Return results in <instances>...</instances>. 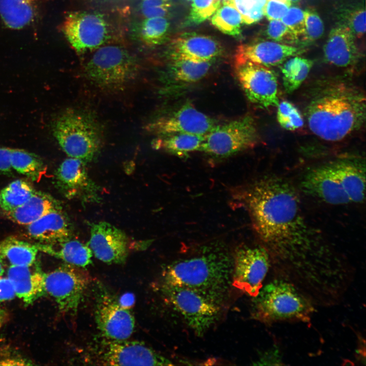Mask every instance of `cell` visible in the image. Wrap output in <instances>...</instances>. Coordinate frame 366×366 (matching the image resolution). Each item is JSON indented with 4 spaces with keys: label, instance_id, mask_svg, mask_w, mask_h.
Masks as SVG:
<instances>
[{
    "label": "cell",
    "instance_id": "1",
    "mask_svg": "<svg viewBox=\"0 0 366 366\" xmlns=\"http://www.w3.org/2000/svg\"><path fill=\"white\" fill-rule=\"evenodd\" d=\"M234 196L248 211L273 271L299 270L317 256L320 248L305 239L299 199L287 181L264 178L237 190Z\"/></svg>",
    "mask_w": 366,
    "mask_h": 366
},
{
    "label": "cell",
    "instance_id": "2",
    "mask_svg": "<svg viewBox=\"0 0 366 366\" xmlns=\"http://www.w3.org/2000/svg\"><path fill=\"white\" fill-rule=\"evenodd\" d=\"M307 95L304 114L318 137L329 142L346 139L365 120V96L358 86L340 78L318 81Z\"/></svg>",
    "mask_w": 366,
    "mask_h": 366
},
{
    "label": "cell",
    "instance_id": "3",
    "mask_svg": "<svg viewBox=\"0 0 366 366\" xmlns=\"http://www.w3.org/2000/svg\"><path fill=\"white\" fill-rule=\"evenodd\" d=\"M233 254L220 242L199 248L163 270V283L196 291L222 305L232 285Z\"/></svg>",
    "mask_w": 366,
    "mask_h": 366
},
{
    "label": "cell",
    "instance_id": "4",
    "mask_svg": "<svg viewBox=\"0 0 366 366\" xmlns=\"http://www.w3.org/2000/svg\"><path fill=\"white\" fill-rule=\"evenodd\" d=\"M365 187V163L354 158H340L313 168L301 180L305 193L333 205L361 202Z\"/></svg>",
    "mask_w": 366,
    "mask_h": 366
},
{
    "label": "cell",
    "instance_id": "5",
    "mask_svg": "<svg viewBox=\"0 0 366 366\" xmlns=\"http://www.w3.org/2000/svg\"><path fill=\"white\" fill-rule=\"evenodd\" d=\"M251 315L264 324L282 321L309 322L313 303L294 285L275 278L252 297Z\"/></svg>",
    "mask_w": 366,
    "mask_h": 366
},
{
    "label": "cell",
    "instance_id": "6",
    "mask_svg": "<svg viewBox=\"0 0 366 366\" xmlns=\"http://www.w3.org/2000/svg\"><path fill=\"white\" fill-rule=\"evenodd\" d=\"M53 135L70 157L90 161L99 151L102 130L94 115L84 110H66L55 121Z\"/></svg>",
    "mask_w": 366,
    "mask_h": 366
},
{
    "label": "cell",
    "instance_id": "7",
    "mask_svg": "<svg viewBox=\"0 0 366 366\" xmlns=\"http://www.w3.org/2000/svg\"><path fill=\"white\" fill-rule=\"evenodd\" d=\"M84 72L87 79L98 88L118 92L136 78L138 65L125 49L107 45L96 51L85 65Z\"/></svg>",
    "mask_w": 366,
    "mask_h": 366
},
{
    "label": "cell",
    "instance_id": "8",
    "mask_svg": "<svg viewBox=\"0 0 366 366\" xmlns=\"http://www.w3.org/2000/svg\"><path fill=\"white\" fill-rule=\"evenodd\" d=\"M162 291L167 303L198 336L217 322L221 305L194 290L163 283Z\"/></svg>",
    "mask_w": 366,
    "mask_h": 366
},
{
    "label": "cell",
    "instance_id": "9",
    "mask_svg": "<svg viewBox=\"0 0 366 366\" xmlns=\"http://www.w3.org/2000/svg\"><path fill=\"white\" fill-rule=\"evenodd\" d=\"M259 136L254 118L249 115L216 125L204 135L200 150L218 158H226L249 149L258 143Z\"/></svg>",
    "mask_w": 366,
    "mask_h": 366
},
{
    "label": "cell",
    "instance_id": "10",
    "mask_svg": "<svg viewBox=\"0 0 366 366\" xmlns=\"http://www.w3.org/2000/svg\"><path fill=\"white\" fill-rule=\"evenodd\" d=\"M104 338L95 345L92 354L100 364L110 365H172V362L138 341Z\"/></svg>",
    "mask_w": 366,
    "mask_h": 366
},
{
    "label": "cell",
    "instance_id": "11",
    "mask_svg": "<svg viewBox=\"0 0 366 366\" xmlns=\"http://www.w3.org/2000/svg\"><path fill=\"white\" fill-rule=\"evenodd\" d=\"M44 281L45 293L54 299L61 312L75 314L89 283L85 273L67 264L44 273Z\"/></svg>",
    "mask_w": 366,
    "mask_h": 366
},
{
    "label": "cell",
    "instance_id": "12",
    "mask_svg": "<svg viewBox=\"0 0 366 366\" xmlns=\"http://www.w3.org/2000/svg\"><path fill=\"white\" fill-rule=\"evenodd\" d=\"M232 285L254 297L262 287L270 268V257L261 246H242L233 254Z\"/></svg>",
    "mask_w": 366,
    "mask_h": 366
},
{
    "label": "cell",
    "instance_id": "13",
    "mask_svg": "<svg viewBox=\"0 0 366 366\" xmlns=\"http://www.w3.org/2000/svg\"><path fill=\"white\" fill-rule=\"evenodd\" d=\"M108 25L102 14L76 11L68 14L62 24L67 39L79 54L100 47L109 37Z\"/></svg>",
    "mask_w": 366,
    "mask_h": 366
},
{
    "label": "cell",
    "instance_id": "14",
    "mask_svg": "<svg viewBox=\"0 0 366 366\" xmlns=\"http://www.w3.org/2000/svg\"><path fill=\"white\" fill-rule=\"evenodd\" d=\"M235 74L250 102L262 109L277 107L278 81L270 68L247 62L234 64Z\"/></svg>",
    "mask_w": 366,
    "mask_h": 366
},
{
    "label": "cell",
    "instance_id": "15",
    "mask_svg": "<svg viewBox=\"0 0 366 366\" xmlns=\"http://www.w3.org/2000/svg\"><path fill=\"white\" fill-rule=\"evenodd\" d=\"M216 125V121L187 102L150 122L148 130L159 136L174 133L205 135Z\"/></svg>",
    "mask_w": 366,
    "mask_h": 366
},
{
    "label": "cell",
    "instance_id": "16",
    "mask_svg": "<svg viewBox=\"0 0 366 366\" xmlns=\"http://www.w3.org/2000/svg\"><path fill=\"white\" fill-rule=\"evenodd\" d=\"M95 318L103 336L108 339L127 340L134 329L135 322L132 314L106 290L97 293Z\"/></svg>",
    "mask_w": 366,
    "mask_h": 366
},
{
    "label": "cell",
    "instance_id": "17",
    "mask_svg": "<svg viewBox=\"0 0 366 366\" xmlns=\"http://www.w3.org/2000/svg\"><path fill=\"white\" fill-rule=\"evenodd\" d=\"M85 163L71 157L65 160L56 171V185L68 198L86 202L98 201L99 187L88 175Z\"/></svg>",
    "mask_w": 366,
    "mask_h": 366
},
{
    "label": "cell",
    "instance_id": "18",
    "mask_svg": "<svg viewBox=\"0 0 366 366\" xmlns=\"http://www.w3.org/2000/svg\"><path fill=\"white\" fill-rule=\"evenodd\" d=\"M88 246L97 259L110 264L124 263L129 253L126 234L106 222L91 225Z\"/></svg>",
    "mask_w": 366,
    "mask_h": 366
},
{
    "label": "cell",
    "instance_id": "19",
    "mask_svg": "<svg viewBox=\"0 0 366 366\" xmlns=\"http://www.w3.org/2000/svg\"><path fill=\"white\" fill-rule=\"evenodd\" d=\"M301 52L295 46L260 41L239 45L236 51L234 64L249 62L269 68L281 65L289 57Z\"/></svg>",
    "mask_w": 366,
    "mask_h": 366
},
{
    "label": "cell",
    "instance_id": "20",
    "mask_svg": "<svg viewBox=\"0 0 366 366\" xmlns=\"http://www.w3.org/2000/svg\"><path fill=\"white\" fill-rule=\"evenodd\" d=\"M355 39L352 30L344 23L334 27L323 46L325 61L340 68L353 67L360 57Z\"/></svg>",
    "mask_w": 366,
    "mask_h": 366
},
{
    "label": "cell",
    "instance_id": "21",
    "mask_svg": "<svg viewBox=\"0 0 366 366\" xmlns=\"http://www.w3.org/2000/svg\"><path fill=\"white\" fill-rule=\"evenodd\" d=\"M7 277L13 283L16 296L26 304L33 303L45 293L44 273L35 262L30 265L8 267Z\"/></svg>",
    "mask_w": 366,
    "mask_h": 366
},
{
    "label": "cell",
    "instance_id": "22",
    "mask_svg": "<svg viewBox=\"0 0 366 366\" xmlns=\"http://www.w3.org/2000/svg\"><path fill=\"white\" fill-rule=\"evenodd\" d=\"M172 54L202 61H211L222 52L220 43L213 38L195 33H185L173 40Z\"/></svg>",
    "mask_w": 366,
    "mask_h": 366
},
{
    "label": "cell",
    "instance_id": "23",
    "mask_svg": "<svg viewBox=\"0 0 366 366\" xmlns=\"http://www.w3.org/2000/svg\"><path fill=\"white\" fill-rule=\"evenodd\" d=\"M27 233L39 242H51L71 237L72 228L69 219L60 205L28 225Z\"/></svg>",
    "mask_w": 366,
    "mask_h": 366
},
{
    "label": "cell",
    "instance_id": "24",
    "mask_svg": "<svg viewBox=\"0 0 366 366\" xmlns=\"http://www.w3.org/2000/svg\"><path fill=\"white\" fill-rule=\"evenodd\" d=\"M35 245L39 251L59 258L68 264L85 267L92 263L93 253L88 245L71 237Z\"/></svg>",
    "mask_w": 366,
    "mask_h": 366
},
{
    "label": "cell",
    "instance_id": "25",
    "mask_svg": "<svg viewBox=\"0 0 366 366\" xmlns=\"http://www.w3.org/2000/svg\"><path fill=\"white\" fill-rule=\"evenodd\" d=\"M40 0H0V17L9 28L20 29L30 24Z\"/></svg>",
    "mask_w": 366,
    "mask_h": 366
},
{
    "label": "cell",
    "instance_id": "26",
    "mask_svg": "<svg viewBox=\"0 0 366 366\" xmlns=\"http://www.w3.org/2000/svg\"><path fill=\"white\" fill-rule=\"evenodd\" d=\"M59 205L51 196L36 191L22 205L6 214L14 222L27 226Z\"/></svg>",
    "mask_w": 366,
    "mask_h": 366
},
{
    "label": "cell",
    "instance_id": "27",
    "mask_svg": "<svg viewBox=\"0 0 366 366\" xmlns=\"http://www.w3.org/2000/svg\"><path fill=\"white\" fill-rule=\"evenodd\" d=\"M38 251L35 244L14 237H9L0 241V261L7 268L34 264Z\"/></svg>",
    "mask_w": 366,
    "mask_h": 366
},
{
    "label": "cell",
    "instance_id": "28",
    "mask_svg": "<svg viewBox=\"0 0 366 366\" xmlns=\"http://www.w3.org/2000/svg\"><path fill=\"white\" fill-rule=\"evenodd\" d=\"M168 69L169 78L177 83L191 84L202 79L208 73L211 61H202L171 54Z\"/></svg>",
    "mask_w": 366,
    "mask_h": 366
},
{
    "label": "cell",
    "instance_id": "29",
    "mask_svg": "<svg viewBox=\"0 0 366 366\" xmlns=\"http://www.w3.org/2000/svg\"><path fill=\"white\" fill-rule=\"evenodd\" d=\"M204 139V135L174 133L159 136L153 142V146L156 149L184 157L191 152L200 150Z\"/></svg>",
    "mask_w": 366,
    "mask_h": 366
},
{
    "label": "cell",
    "instance_id": "30",
    "mask_svg": "<svg viewBox=\"0 0 366 366\" xmlns=\"http://www.w3.org/2000/svg\"><path fill=\"white\" fill-rule=\"evenodd\" d=\"M281 66L283 84L285 91L291 94L297 89L308 77L313 65V60L298 56H292Z\"/></svg>",
    "mask_w": 366,
    "mask_h": 366
},
{
    "label": "cell",
    "instance_id": "31",
    "mask_svg": "<svg viewBox=\"0 0 366 366\" xmlns=\"http://www.w3.org/2000/svg\"><path fill=\"white\" fill-rule=\"evenodd\" d=\"M211 21L224 34L236 37L241 34V15L230 0H223L212 15Z\"/></svg>",
    "mask_w": 366,
    "mask_h": 366
},
{
    "label": "cell",
    "instance_id": "32",
    "mask_svg": "<svg viewBox=\"0 0 366 366\" xmlns=\"http://www.w3.org/2000/svg\"><path fill=\"white\" fill-rule=\"evenodd\" d=\"M35 191L28 181L15 180L0 192V207L6 212L11 211L25 203Z\"/></svg>",
    "mask_w": 366,
    "mask_h": 366
},
{
    "label": "cell",
    "instance_id": "33",
    "mask_svg": "<svg viewBox=\"0 0 366 366\" xmlns=\"http://www.w3.org/2000/svg\"><path fill=\"white\" fill-rule=\"evenodd\" d=\"M10 160L13 169L33 180H37L45 172L42 159L25 150L11 148Z\"/></svg>",
    "mask_w": 366,
    "mask_h": 366
},
{
    "label": "cell",
    "instance_id": "34",
    "mask_svg": "<svg viewBox=\"0 0 366 366\" xmlns=\"http://www.w3.org/2000/svg\"><path fill=\"white\" fill-rule=\"evenodd\" d=\"M169 27V21L163 17L147 18L140 25V37L147 45L161 44L167 39Z\"/></svg>",
    "mask_w": 366,
    "mask_h": 366
},
{
    "label": "cell",
    "instance_id": "35",
    "mask_svg": "<svg viewBox=\"0 0 366 366\" xmlns=\"http://www.w3.org/2000/svg\"><path fill=\"white\" fill-rule=\"evenodd\" d=\"M277 107V121L283 129L294 131L303 127V117L292 103L286 100L279 101Z\"/></svg>",
    "mask_w": 366,
    "mask_h": 366
},
{
    "label": "cell",
    "instance_id": "36",
    "mask_svg": "<svg viewBox=\"0 0 366 366\" xmlns=\"http://www.w3.org/2000/svg\"><path fill=\"white\" fill-rule=\"evenodd\" d=\"M266 34L269 39L281 44L294 46L299 42V38L281 20H270Z\"/></svg>",
    "mask_w": 366,
    "mask_h": 366
},
{
    "label": "cell",
    "instance_id": "37",
    "mask_svg": "<svg viewBox=\"0 0 366 366\" xmlns=\"http://www.w3.org/2000/svg\"><path fill=\"white\" fill-rule=\"evenodd\" d=\"M221 0H193L187 18L188 24H199L210 18L216 11Z\"/></svg>",
    "mask_w": 366,
    "mask_h": 366
},
{
    "label": "cell",
    "instance_id": "38",
    "mask_svg": "<svg viewBox=\"0 0 366 366\" xmlns=\"http://www.w3.org/2000/svg\"><path fill=\"white\" fill-rule=\"evenodd\" d=\"M304 33L302 36L303 44L312 43L320 39L324 33V24L318 14L313 10L304 11Z\"/></svg>",
    "mask_w": 366,
    "mask_h": 366
},
{
    "label": "cell",
    "instance_id": "39",
    "mask_svg": "<svg viewBox=\"0 0 366 366\" xmlns=\"http://www.w3.org/2000/svg\"><path fill=\"white\" fill-rule=\"evenodd\" d=\"M346 23L352 30L355 37H362L365 33V10L360 7L348 10L344 15Z\"/></svg>",
    "mask_w": 366,
    "mask_h": 366
},
{
    "label": "cell",
    "instance_id": "40",
    "mask_svg": "<svg viewBox=\"0 0 366 366\" xmlns=\"http://www.w3.org/2000/svg\"><path fill=\"white\" fill-rule=\"evenodd\" d=\"M281 20L299 38L305 30L304 11L297 7H290Z\"/></svg>",
    "mask_w": 366,
    "mask_h": 366
},
{
    "label": "cell",
    "instance_id": "41",
    "mask_svg": "<svg viewBox=\"0 0 366 366\" xmlns=\"http://www.w3.org/2000/svg\"><path fill=\"white\" fill-rule=\"evenodd\" d=\"M291 6L289 0H265L262 13L268 20H281Z\"/></svg>",
    "mask_w": 366,
    "mask_h": 366
},
{
    "label": "cell",
    "instance_id": "42",
    "mask_svg": "<svg viewBox=\"0 0 366 366\" xmlns=\"http://www.w3.org/2000/svg\"><path fill=\"white\" fill-rule=\"evenodd\" d=\"M15 296L14 287L11 281L7 276H0V302L11 300Z\"/></svg>",
    "mask_w": 366,
    "mask_h": 366
},
{
    "label": "cell",
    "instance_id": "43",
    "mask_svg": "<svg viewBox=\"0 0 366 366\" xmlns=\"http://www.w3.org/2000/svg\"><path fill=\"white\" fill-rule=\"evenodd\" d=\"M10 155L11 148L0 147V174H9L11 172Z\"/></svg>",
    "mask_w": 366,
    "mask_h": 366
},
{
    "label": "cell",
    "instance_id": "44",
    "mask_svg": "<svg viewBox=\"0 0 366 366\" xmlns=\"http://www.w3.org/2000/svg\"><path fill=\"white\" fill-rule=\"evenodd\" d=\"M277 362H279L280 364H282L280 363L281 360L278 351L277 349H275L274 350H269L263 354L257 361L258 363L256 364L278 365Z\"/></svg>",
    "mask_w": 366,
    "mask_h": 366
},
{
    "label": "cell",
    "instance_id": "45",
    "mask_svg": "<svg viewBox=\"0 0 366 366\" xmlns=\"http://www.w3.org/2000/svg\"><path fill=\"white\" fill-rule=\"evenodd\" d=\"M168 7H154L143 8L142 12L147 18L164 17L168 11Z\"/></svg>",
    "mask_w": 366,
    "mask_h": 366
},
{
    "label": "cell",
    "instance_id": "46",
    "mask_svg": "<svg viewBox=\"0 0 366 366\" xmlns=\"http://www.w3.org/2000/svg\"><path fill=\"white\" fill-rule=\"evenodd\" d=\"M170 5L165 0H143L141 8H146L154 7H168Z\"/></svg>",
    "mask_w": 366,
    "mask_h": 366
},
{
    "label": "cell",
    "instance_id": "47",
    "mask_svg": "<svg viewBox=\"0 0 366 366\" xmlns=\"http://www.w3.org/2000/svg\"><path fill=\"white\" fill-rule=\"evenodd\" d=\"M118 302L123 307L129 309L134 303V296L131 293H126L120 298Z\"/></svg>",
    "mask_w": 366,
    "mask_h": 366
},
{
    "label": "cell",
    "instance_id": "48",
    "mask_svg": "<svg viewBox=\"0 0 366 366\" xmlns=\"http://www.w3.org/2000/svg\"><path fill=\"white\" fill-rule=\"evenodd\" d=\"M8 319V314L7 311L0 308V329Z\"/></svg>",
    "mask_w": 366,
    "mask_h": 366
},
{
    "label": "cell",
    "instance_id": "49",
    "mask_svg": "<svg viewBox=\"0 0 366 366\" xmlns=\"http://www.w3.org/2000/svg\"><path fill=\"white\" fill-rule=\"evenodd\" d=\"M5 272V267L0 261V276L4 274Z\"/></svg>",
    "mask_w": 366,
    "mask_h": 366
},
{
    "label": "cell",
    "instance_id": "50",
    "mask_svg": "<svg viewBox=\"0 0 366 366\" xmlns=\"http://www.w3.org/2000/svg\"><path fill=\"white\" fill-rule=\"evenodd\" d=\"M289 1L292 3H296L298 1H299L300 0H289Z\"/></svg>",
    "mask_w": 366,
    "mask_h": 366
},
{
    "label": "cell",
    "instance_id": "51",
    "mask_svg": "<svg viewBox=\"0 0 366 366\" xmlns=\"http://www.w3.org/2000/svg\"><path fill=\"white\" fill-rule=\"evenodd\" d=\"M188 1H192V0H188Z\"/></svg>",
    "mask_w": 366,
    "mask_h": 366
},
{
    "label": "cell",
    "instance_id": "52",
    "mask_svg": "<svg viewBox=\"0 0 366 366\" xmlns=\"http://www.w3.org/2000/svg\"><path fill=\"white\" fill-rule=\"evenodd\" d=\"M165 1H167V0H165Z\"/></svg>",
    "mask_w": 366,
    "mask_h": 366
}]
</instances>
